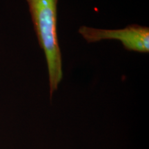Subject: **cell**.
I'll return each mask as SVG.
<instances>
[{
    "label": "cell",
    "mask_w": 149,
    "mask_h": 149,
    "mask_svg": "<svg viewBox=\"0 0 149 149\" xmlns=\"http://www.w3.org/2000/svg\"><path fill=\"white\" fill-rule=\"evenodd\" d=\"M27 2L39 44L46 56L52 97L63 77L62 59L57 31L58 0H27Z\"/></svg>",
    "instance_id": "cell-1"
},
{
    "label": "cell",
    "mask_w": 149,
    "mask_h": 149,
    "mask_svg": "<svg viewBox=\"0 0 149 149\" xmlns=\"http://www.w3.org/2000/svg\"><path fill=\"white\" fill-rule=\"evenodd\" d=\"M79 34L88 43L98 42L104 40H120L125 49L138 53H148V27L133 24L122 29L109 30L81 26Z\"/></svg>",
    "instance_id": "cell-2"
}]
</instances>
